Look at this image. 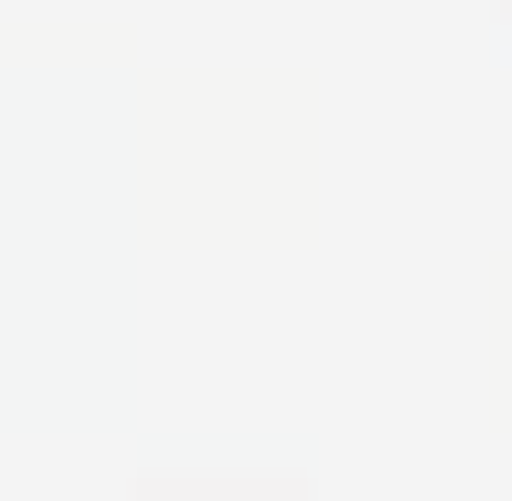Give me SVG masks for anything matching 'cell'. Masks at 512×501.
Here are the masks:
<instances>
[{
	"label": "cell",
	"instance_id": "1",
	"mask_svg": "<svg viewBox=\"0 0 512 501\" xmlns=\"http://www.w3.org/2000/svg\"><path fill=\"white\" fill-rule=\"evenodd\" d=\"M137 501H319L296 467H148Z\"/></svg>",
	"mask_w": 512,
	"mask_h": 501
}]
</instances>
